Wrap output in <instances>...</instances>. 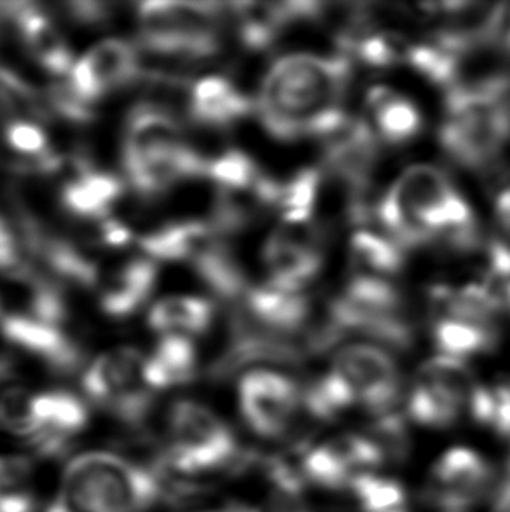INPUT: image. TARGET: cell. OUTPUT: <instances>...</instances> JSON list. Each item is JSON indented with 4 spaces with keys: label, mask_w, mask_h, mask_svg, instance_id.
<instances>
[{
    "label": "cell",
    "mask_w": 510,
    "mask_h": 512,
    "mask_svg": "<svg viewBox=\"0 0 510 512\" xmlns=\"http://www.w3.org/2000/svg\"><path fill=\"white\" fill-rule=\"evenodd\" d=\"M0 271L11 277L28 271L25 254L21 252L20 240L2 217H0Z\"/></svg>",
    "instance_id": "cell-37"
},
{
    "label": "cell",
    "mask_w": 510,
    "mask_h": 512,
    "mask_svg": "<svg viewBox=\"0 0 510 512\" xmlns=\"http://www.w3.org/2000/svg\"><path fill=\"white\" fill-rule=\"evenodd\" d=\"M165 476L194 478L228 467L238 460L233 432L212 409L194 401H179L168 413Z\"/></svg>",
    "instance_id": "cell-4"
},
{
    "label": "cell",
    "mask_w": 510,
    "mask_h": 512,
    "mask_svg": "<svg viewBox=\"0 0 510 512\" xmlns=\"http://www.w3.org/2000/svg\"><path fill=\"white\" fill-rule=\"evenodd\" d=\"M0 331L9 343L34 353L58 373H72L83 362L76 343L56 326L9 313L0 319Z\"/></svg>",
    "instance_id": "cell-13"
},
{
    "label": "cell",
    "mask_w": 510,
    "mask_h": 512,
    "mask_svg": "<svg viewBox=\"0 0 510 512\" xmlns=\"http://www.w3.org/2000/svg\"><path fill=\"white\" fill-rule=\"evenodd\" d=\"M222 7L212 2H144L138 6L140 46L177 62L214 58L221 49L215 23Z\"/></svg>",
    "instance_id": "cell-3"
},
{
    "label": "cell",
    "mask_w": 510,
    "mask_h": 512,
    "mask_svg": "<svg viewBox=\"0 0 510 512\" xmlns=\"http://www.w3.org/2000/svg\"><path fill=\"white\" fill-rule=\"evenodd\" d=\"M37 436L34 446L46 457L62 455L70 441L88 425V409L69 392H46L34 397Z\"/></svg>",
    "instance_id": "cell-11"
},
{
    "label": "cell",
    "mask_w": 510,
    "mask_h": 512,
    "mask_svg": "<svg viewBox=\"0 0 510 512\" xmlns=\"http://www.w3.org/2000/svg\"><path fill=\"white\" fill-rule=\"evenodd\" d=\"M196 373V350L187 336H163L156 352L145 364V378L156 390L193 380Z\"/></svg>",
    "instance_id": "cell-22"
},
{
    "label": "cell",
    "mask_w": 510,
    "mask_h": 512,
    "mask_svg": "<svg viewBox=\"0 0 510 512\" xmlns=\"http://www.w3.org/2000/svg\"><path fill=\"white\" fill-rule=\"evenodd\" d=\"M462 409L446 399L427 381L416 380L409 397V415L414 422L428 427H448L458 420Z\"/></svg>",
    "instance_id": "cell-33"
},
{
    "label": "cell",
    "mask_w": 510,
    "mask_h": 512,
    "mask_svg": "<svg viewBox=\"0 0 510 512\" xmlns=\"http://www.w3.org/2000/svg\"><path fill=\"white\" fill-rule=\"evenodd\" d=\"M123 194L121 180L112 173L83 168L62 191V205L81 219H104Z\"/></svg>",
    "instance_id": "cell-19"
},
{
    "label": "cell",
    "mask_w": 510,
    "mask_h": 512,
    "mask_svg": "<svg viewBox=\"0 0 510 512\" xmlns=\"http://www.w3.org/2000/svg\"><path fill=\"white\" fill-rule=\"evenodd\" d=\"M367 109L373 116L381 139L388 144H402L413 139L423 125L416 105L390 88L378 86L371 90L367 97Z\"/></svg>",
    "instance_id": "cell-20"
},
{
    "label": "cell",
    "mask_w": 510,
    "mask_h": 512,
    "mask_svg": "<svg viewBox=\"0 0 510 512\" xmlns=\"http://www.w3.org/2000/svg\"><path fill=\"white\" fill-rule=\"evenodd\" d=\"M140 76L135 48L123 39H107L86 53L69 74V86L86 104H93Z\"/></svg>",
    "instance_id": "cell-9"
},
{
    "label": "cell",
    "mask_w": 510,
    "mask_h": 512,
    "mask_svg": "<svg viewBox=\"0 0 510 512\" xmlns=\"http://www.w3.org/2000/svg\"><path fill=\"white\" fill-rule=\"evenodd\" d=\"M311 306L301 292H287L273 285L249 289L243 296L242 313L247 319L275 336L297 333L310 317Z\"/></svg>",
    "instance_id": "cell-14"
},
{
    "label": "cell",
    "mask_w": 510,
    "mask_h": 512,
    "mask_svg": "<svg viewBox=\"0 0 510 512\" xmlns=\"http://www.w3.org/2000/svg\"><path fill=\"white\" fill-rule=\"evenodd\" d=\"M242 42L250 49L268 48L280 28L289 23L283 4H233Z\"/></svg>",
    "instance_id": "cell-26"
},
{
    "label": "cell",
    "mask_w": 510,
    "mask_h": 512,
    "mask_svg": "<svg viewBox=\"0 0 510 512\" xmlns=\"http://www.w3.org/2000/svg\"><path fill=\"white\" fill-rule=\"evenodd\" d=\"M495 472L476 451L453 448L435 464L427 500L439 512H469L493 488Z\"/></svg>",
    "instance_id": "cell-6"
},
{
    "label": "cell",
    "mask_w": 510,
    "mask_h": 512,
    "mask_svg": "<svg viewBox=\"0 0 510 512\" xmlns=\"http://www.w3.org/2000/svg\"><path fill=\"white\" fill-rule=\"evenodd\" d=\"M334 369L352 385L359 402L374 415H388L399 401L400 378L392 357L371 345L346 346Z\"/></svg>",
    "instance_id": "cell-8"
},
{
    "label": "cell",
    "mask_w": 510,
    "mask_h": 512,
    "mask_svg": "<svg viewBox=\"0 0 510 512\" xmlns=\"http://www.w3.org/2000/svg\"><path fill=\"white\" fill-rule=\"evenodd\" d=\"M249 98L222 77H205L194 84L189 95L187 114L194 123L222 128L249 114Z\"/></svg>",
    "instance_id": "cell-17"
},
{
    "label": "cell",
    "mask_w": 510,
    "mask_h": 512,
    "mask_svg": "<svg viewBox=\"0 0 510 512\" xmlns=\"http://www.w3.org/2000/svg\"><path fill=\"white\" fill-rule=\"evenodd\" d=\"M34 397L25 388H4L0 392V429L34 443L37 436Z\"/></svg>",
    "instance_id": "cell-34"
},
{
    "label": "cell",
    "mask_w": 510,
    "mask_h": 512,
    "mask_svg": "<svg viewBox=\"0 0 510 512\" xmlns=\"http://www.w3.org/2000/svg\"><path fill=\"white\" fill-rule=\"evenodd\" d=\"M420 380L427 381L435 390H439L446 399L458 408L469 409L476 397L479 387L469 367L462 360L453 359L448 355L427 360L420 369Z\"/></svg>",
    "instance_id": "cell-24"
},
{
    "label": "cell",
    "mask_w": 510,
    "mask_h": 512,
    "mask_svg": "<svg viewBox=\"0 0 510 512\" xmlns=\"http://www.w3.org/2000/svg\"><path fill=\"white\" fill-rule=\"evenodd\" d=\"M4 137H6L7 146L11 147L14 153L21 154L30 160L32 170L53 172L60 167V158L49 149L46 133L34 123L16 119L7 125Z\"/></svg>",
    "instance_id": "cell-31"
},
{
    "label": "cell",
    "mask_w": 510,
    "mask_h": 512,
    "mask_svg": "<svg viewBox=\"0 0 510 512\" xmlns=\"http://www.w3.org/2000/svg\"><path fill=\"white\" fill-rule=\"evenodd\" d=\"M98 240L107 247H123L130 242L131 231L121 222L104 221L98 229Z\"/></svg>",
    "instance_id": "cell-39"
},
{
    "label": "cell",
    "mask_w": 510,
    "mask_h": 512,
    "mask_svg": "<svg viewBox=\"0 0 510 512\" xmlns=\"http://www.w3.org/2000/svg\"><path fill=\"white\" fill-rule=\"evenodd\" d=\"M346 55L285 56L271 67L259 95V116L273 137L296 140L338 132L348 118L339 102L350 81Z\"/></svg>",
    "instance_id": "cell-1"
},
{
    "label": "cell",
    "mask_w": 510,
    "mask_h": 512,
    "mask_svg": "<svg viewBox=\"0 0 510 512\" xmlns=\"http://www.w3.org/2000/svg\"><path fill=\"white\" fill-rule=\"evenodd\" d=\"M0 116H42L41 98L34 88L11 70L0 67Z\"/></svg>",
    "instance_id": "cell-36"
},
{
    "label": "cell",
    "mask_w": 510,
    "mask_h": 512,
    "mask_svg": "<svg viewBox=\"0 0 510 512\" xmlns=\"http://www.w3.org/2000/svg\"><path fill=\"white\" fill-rule=\"evenodd\" d=\"M193 264L201 280L221 298H243L249 291L242 270L217 240L194 257Z\"/></svg>",
    "instance_id": "cell-25"
},
{
    "label": "cell",
    "mask_w": 510,
    "mask_h": 512,
    "mask_svg": "<svg viewBox=\"0 0 510 512\" xmlns=\"http://www.w3.org/2000/svg\"><path fill=\"white\" fill-rule=\"evenodd\" d=\"M322 177L318 170L308 168L297 173L289 182L280 184L276 208L282 214L283 224H308L317 207L318 189Z\"/></svg>",
    "instance_id": "cell-29"
},
{
    "label": "cell",
    "mask_w": 510,
    "mask_h": 512,
    "mask_svg": "<svg viewBox=\"0 0 510 512\" xmlns=\"http://www.w3.org/2000/svg\"><path fill=\"white\" fill-rule=\"evenodd\" d=\"M34 509V465L25 457H0V512Z\"/></svg>",
    "instance_id": "cell-28"
},
{
    "label": "cell",
    "mask_w": 510,
    "mask_h": 512,
    "mask_svg": "<svg viewBox=\"0 0 510 512\" xmlns=\"http://www.w3.org/2000/svg\"><path fill=\"white\" fill-rule=\"evenodd\" d=\"M214 320V305L207 299L173 296L159 301L149 312V326L166 336H186L207 331Z\"/></svg>",
    "instance_id": "cell-23"
},
{
    "label": "cell",
    "mask_w": 510,
    "mask_h": 512,
    "mask_svg": "<svg viewBox=\"0 0 510 512\" xmlns=\"http://www.w3.org/2000/svg\"><path fill=\"white\" fill-rule=\"evenodd\" d=\"M264 261L271 273V284L280 291L299 292L320 270L317 231L308 224H283L269 236Z\"/></svg>",
    "instance_id": "cell-10"
},
{
    "label": "cell",
    "mask_w": 510,
    "mask_h": 512,
    "mask_svg": "<svg viewBox=\"0 0 510 512\" xmlns=\"http://www.w3.org/2000/svg\"><path fill=\"white\" fill-rule=\"evenodd\" d=\"M13 21L23 46L42 69L53 76L72 72L76 63L69 44L46 14H42L34 4L21 2Z\"/></svg>",
    "instance_id": "cell-15"
},
{
    "label": "cell",
    "mask_w": 510,
    "mask_h": 512,
    "mask_svg": "<svg viewBox=\"0 0 510 512\" xmlns=\"http://www.w3.org/2000/svg\"><path fill=\"white\" fill-rule=\"evenodd\" d=\"M156 278L158 270L154 263L133 259L105 280L100 292V305L111 317H128L145 305L154 289Z\"/></svg>",
    "instance_id": "cell-18"
},
{
    "label": "cell",
    "mask_w": 510,
    "mask_h": 512,
    "mask_svg": "<svg viewBox=\"0 0 510 512\" xmlns=\"http://www.w3.org/2000/svg\"><path fill=\"white\" fill-rule=\"evenodd\" d=\"M161 493L156 472L114 453L91 451L67 465L48 512H147Z\"/></svg>",
    "instance_id": "cell-2"
},
{
    "label": "cell",
    "mask_w": 510,
    "mask_h": 512,
    "mask_svg": "<svg viewBox=\"0 0 510 512\" xmlns=\"http://www.w3.org/2000/svg\"><path fill=\"white\" fill-rule=\"evenodd\" d=\"M364 512H388L404 507V488L395 479L362 472L348 486Z\"/></svg>",
    "instance_id": "cell-32"
},
{
    "label": "cell",
    "mask_w": 510,
    "mask_h": 512,
    "mask_svg": "<svg viewBox=\"0 0 510 512\" xmlns=\"http://www.w3.org/2000/svg\"><path fill=\"white\" fill-rule=\"evenodd\" d=\"M208 161L186 142L166 153L152 156L138 165L125 168L131 186L144 196H156L182 180L207 175Z\"/></svg>",
    "instance_id": "cell-16"
},
{
    "label": "cell",
    "mask_w": 510,
    "mask_h": 512,
    "mask_svg": "<svg viewBox=\"0 0 510 512\" xmlns=\"http://www.w3.org/2000/svg\"><path fill=\"white\" fill-rule=\"evenodd\" d=\"M388 512H407L406 509H404V507H400V509H393V511H388Z\"/></svg>",
    "instance_id": "cell-41"
},
{
    "label": "cell",
    "mask_w": 510,
    "mask_h": 512,
    "mask_svg": "<svg viewBox=\"0 0 510 512\" xmlns=\"http://www.w3.org/2000/svg\"><path fill=\"white\" fill-rule=\"evenodd\" d=\"M67 14L81 25H100L111 16V6L102 2H70Z\"/></svg>",
    "instance_id": "cell-38"
},
{
    "label": "cell",
    "mask_w": 510,
    "mask_h": 512,
    "mask_svg": "<svg viewBox=\"0 0 510 512\" xmlns=\"http://www.w3.org/2000/svg\"><path fill=\"white\" fill-rule=\"evenodd\" d=\"M215 229L203 222H179L168 224L140 240L142 249L149 256L163 261L191 259L215 242Z\"/></svg>",
    "instance_id": "cell-21"
},
{
    "label": "cell",
    "mask_w": 510,
    "mask_h": 512,
    "mask_svg": "<svg viewBox=\"0 0 510 512\" xmlns=\"http://www.w3.org/2000/svg\"><path fill=\"white\" fill-rule=\"evenodd\" d=\"M497 219L500 228L507 236V242L510 245V189L498 196L497 200Z\"/></svg>",
    "instance_id": "cell-40"
},
{
    "label": "cell",
    "mask_w": 510,
    "mask_h": 512,
    "mask_svg": "<svg viewBox=\"0 0 510 512\" xmlns=\"http://www.w3.org/2000/svg\"><path fill=\"white\" fill-rule=\"evenodd\" d=\"M434 338L441 350L458 357L490 350L497 340L493 327L456 319L435 320Z\"/></svg>",
    "instance_id": "cell-30"
},
{
    "label": "cell",
    "mask_w": 510,
    "mask_h": 512,
    "mask_svg": "<svg viewBox=\"0 0 510 512\" xmlns=\"http://www.w3.org/2000/svg\"><path fill=\"white\" fill-rule=\"evenodd\" d=\"M350 257L357 268V275L364 277L380 278L381 275L397 273L402 268L399 245L367 231L353 236Z\"/></svg>",
    "instance_id": "cell-27"
},
{
    "label": "cell",
    "mask_w": 510,
    "mask_h": 512,
    "mask_svg": "<svg viewBox=\"0 0 510 512\" xmlns=\"http://www.w3.org/2000/svg\"><path fill=\"white\" fill-rule=\"evenodd\" d=\"M207 175L222 191L252 189L264 179L254 161L240 151H228L214 161H208Z\"/></svg>",
    "instance_id": "cell-35"
},
{
    "label": "cell",
    "mask_w": 510,
    "mask_h": 512,
    "mask_svg": "<svg viewBox=\"0 0 510 512\" xmlns=\"http://www.w3.org/2000/svg\"><path fill=\"white\" fill-rule=\"evenodd\" d=\"M303 394L294 381L271 371H252L240 381V408L250 429L262 437L289 430Z\"/></svg>",
    "instance_id": "cell-7"
},
{
    "label": "cell",
    "mask_w": 510,
    "mask_h": 512,
    "mask_svg": "<svg viewBox=\"0 0 510 512\" xmlns=\"http://www.w3.org/2000/svg\"><path fill=\"white\" fill-rule=\"evenodd\" d=\"M145 364L147 359L135 348L104 353L84 374V392L121 422L131 427L144 425L154 394L145 378Z\"/></svg>",
    "instance_id": "cell-5"
},
{
    "label": "cell",
    "mask_w": 510,
    "mask_h": 512,
    "mask_svg": "<svg viewBox=\"0 0 510 512\" xmlns=\"http://www.w3.org/2000/svg\"><path fill=\"white\" fill-rule=\"evenodd\" d=\"M184 144L182 126L173 112L156 104L138 105L126 123L123 142L125 168Z\"/></svg>",
    "instance_id": "cell-12"
}]
</instances>
